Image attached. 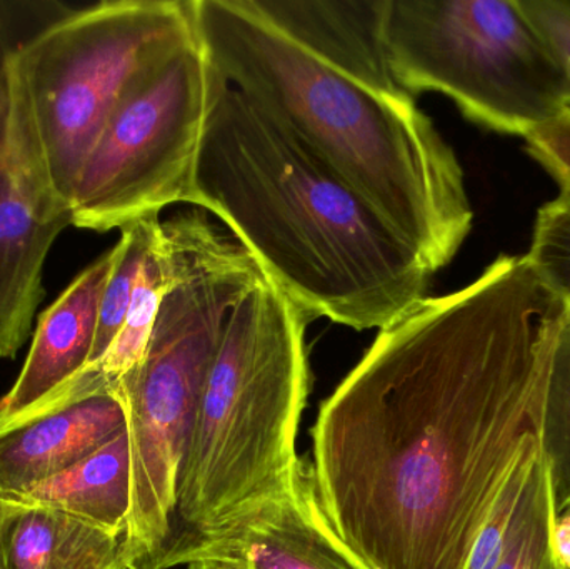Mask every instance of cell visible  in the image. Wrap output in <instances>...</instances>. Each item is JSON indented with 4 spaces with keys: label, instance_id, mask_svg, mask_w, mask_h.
<instances>
[{
    "label": "cell",
    "instance_id": "obj_16",
    "mask_svg": "<svg viewBox=\"0 0 570 569\" xmlns=\"http://www.w3.org/2000/svg\"><path fill=\"white\" fill-rule=\"evenodd\" d=\"M160 224L163 220L159 216H150L127 224L120 229L119 243L114 246L116 259L104 287L99 326H97L90 364L97 363L109 351L117 334L122 330L130 301H132L137 276L150 246L159 236Z\"/></svg>",
    "mask_w": 570,
    "mask_h": 569
},
{
    "label": "cell",
    "instance_id": "obj_23",
    "mask_svg": "<svg viewBox=\"0 0 570 569\" xmlns=\"http://www.w3.org/2000/svg\"><path fill=\"white\" fill-rule=\"evenodd\" d=\"M6 43H3V26L2 16H0V112L7 106V87H6Z\"/></svg>",
    "mask_w": 570,
    "mask_h": 569
},
{
    "label": "cell",
    "instance_id": "obj_21",
    "mask_svg": "<svg viewBox=\"0 0 570 569\" xmlns=\"http://www.w3.org/2000/svg\"><path fill=\"white\" fill-rule=\"evenodd\" d=\"M529 156L561 186H570V109L525 137Z\"/></svg>",
    "mask_w": 570,
    "mask_h": 569
},
{
    "label": "cell",
    "instance_id": "obj_24",
    "mask_svg": "<svg viewBox=\"0 0 570 569\" xmlns=\"http://www.w3.org/2000/svg\"><path fill=\"white\" fill-rule=\"evenodd\" d=\"M186 569H240L234 561L216 560V558H199L186 565Z\"/></svg>",
    "mask_w": 570,
    "mask_h": 569
},
{
    "label": "cell",
    "instance_id": "obj_3",
    "mask_svg": "<svg viewBox=\"0 0 570 569\" xmlns=\"http://www.w3.org/2000/svg\"><path fill=\"white\" fill-rule=\"evenodd\" d=\"M187 204L219 217L308 321L381 331L429 296L414 246L213 62Z\"/></svg>",
    "mask_w": 570,
    "mask_h": 569
},
{
    "label": "cell",
    "instance_id": "obj_6",
    "mask_svg": "<svg viewBox=\"0 0 570 569\" xmlns=\"http://www.w3.org/2000/svg\"><path fill=\"white\" fill-rule=\"evenodd\" d=\"M199 37L196 0H104L7 52V149L43 216L72 219L77 180L119 100Z\"/></svg>",
    "mask_w": 570,
    "mask_h": 569
},
{
    "label": "cell",
    "instance_id": "obj_4",
    "mask_svg": "<svg viewBox=\"0 0 570 569\" xmlns=\"http://www.w3.org/2000/svg\"><path fill=\"white\" fill-rule=\"evenodd\" d=\"M308 323L266 274L234 307L180 463L159 569L179 567L184 555L291 483L311 387Z\"/></svg>",
    "mask_w": 570,
    "mask_h": 569
},
{
    "label": "cell",
    "instance_id": "obj_1",
    "mask_svg": "<svg viewBox=\"0 0 570 569\" xmlns=\"http://www.w3.org/2000/svg\"><path fill=\"white\" fill-rule=\"evenodd\" d=\"M569 306L528 256L379 331L312 430L332 528L368 569H464Z\"/></svg>",
    "mask_w": 570,
    "mask_h": 569
},
{
    "label": "cell",
    "instance_id": "obj_19",
    "mask_svg": "<svg viewBox=\"0 0 570 569\" xmlns=\"http://www.w3.org/2000/svg\"><path fill=\"white\" fill-rule=\"evenodd\" d=\"M525 256L546 286L570 307V186H561L538 210Z\"/></svg>",
    "mask_w": 570,
    "mask_h": 569
},
{
    "label": "cell",
    "instance_id": "obj_2",
    "mask_svg": "<svg viewBox=\"0 0 570 569\" xmlns=\"http://www.w3.org/2000/svg\"><path fill=\"white\" fill-rule=\"evenodd\" d=\"M220 76L444 269L471 234L464 169L395 79L381 0H196Z\"/></svg>",
    "mask_w": 570,
    "mask_h": 569
},
{
    "label": "cell",
    "instance_id": "obj_22",
    "mask_svg": "<svg viewBox=\"0 0 570 569\" xmlns=\"http://www.w3.org/2000/svg\"><path fill=\"white\" fill-rule=\"evenodd\" d=\"M551 551L556 568L570 569V510L554 514L551 528Z\"/></svg>",
    "mask_w": 570,
    "mask_h": 569
},
{
    "label": "cell",
    "instance_id": "obj_9",
    "mask_svg": "<svg viewBox=\"0 0 570 569\" xmlns=\"http://www.w3.org/2000/svg\"><path fill=\"white\" fill-rule=\"evenodd\" d=\"M199 558L234 561L240 569H368L332 528L304 461L284 490L184 555L179 567Z\"/></svg>",
    "mask_w": 570,
    "mask_h": 569
},
{
    "label": "cell",
    "instance_id": "obj_14",
    "mask_svg": "<svg viewBox=\"0 0 570 569\" xmlns=\"http://www.w3.org/2000/svg\"><path fill=\"white\" fill-rule=\"evenodd\" d=\"M13 503L49 508L126 537L130 513V444L127 430L86 460L39 484Z\"/></svg>",
    "mask_w": 570,
    "mask_h": 569
},
{
    "label": "cell",
    "instance_id": "obj_12",
    "mask_svg": "<svg viewBox=\"0 0 570 569\" xmlns=\"http://www.w3.org/2000/svg\"><path fill=\"white\" fill-rule=\"evenodd\" d=\"M70 217H47L17 179L0 112V360H13L42 303L43 266Z\"/></svg>",
    "mask_w": 570,
    "mask_h": 569
},
{
    "label": "cell",
    "instance_id": "obj_17",
    "mask_svg": "<svg viewBox=\"0 0 570 569\" xmlns=\"http://www.w3.org/2000/svg\"><path fill=\"white\" fill-rule=\"evenodd\" d=\"M541 453L534 434H528L491 511L472 545L464 569H495L504 558L524 504L529 481L538 468Z\"/></svg>",
    "mask_w": 570,
    "mask_h": 569
},
{
    "label": "cell",
    "instance_id": "obj_25",
    "mask_svg": "<svg viewBox=\"0 0 570 569\" xmlns=\"http://www.w3.org/2000/svg\"><path fill=\"white\" fill-rule=\"evenodd\" d=\"M127 569H137V567H129V568H127Z\"/></svg>",
    "mask_w": 570,
    "mask_h": 569
},
{
    "label": "cell",
    "instance_id": "obj_11",
    "mask_svg": "<svg viewBox=\"0 0 570 569\" xmlns=\"http://www.w3.org/2000/svg\"><path fill=\"white\" fill-rule=\"evenodd\" d=\"M114 247L87 266L43 311L12 390L0 400V431L39 410L90 364Z\"/></svg>",
    "mask_w": 570,
    "mask_h": 569
},
{
    "label": "cell",
    "instance_id": "obj_5",
    "mask_svg": "<svg viewBox=\"0 0 570 569\" xmlns=\"http://www.w3.org/2000/svg\"><path fill=\"white\" fill-rule=\"evenodd\" d=\"M169 283L142 361L114 390L127 416L130 513L126 547L137 569H159L169 547L177 478L207 374L234 307L264 271L203 209L163 220Z\"/></svg>",
    "mask_w": 570,
    "mask_h": 569
},
{
    "label": "cell",
    "instance_id": "obj_20",
    "mask_svg": "<svg viewBox=\"0 0 570 569\" xmlns=\"http://www.w3.org/2000/svg\"><path fill=\"white\" fill-rule=\"evenodd\" d=\"M519 3L561 67L566 109H570V0H519Z\"/></svg>",
    "mask_w": 570,
    "mask_h": 569
},
{
    "label": "cell",
    "instance_id": "obj_7",
    "mask_svg": "<svg viewBox=\"0 0 570 569\" xmlns=\"http://www.w3.org/2000/svg\"><path fill=\"white\" fill-rule=\"evenodd\" d=\"M381 42L407 92L449 97L472 122L525 137L566 110V86L519 0H381Z\"/></svg>",
    "mask_w": 570,
    "mask_h": 569
},
{
    "label": "cell",
    "instance_id": "obj_10",
    "mask_svg": "<svg viewBox=\"0 0 570 569\" xmlns=\"http://www.w3.org/2000/svg\"><path fill=\"white\" fill-rule=\"evenodd\" d=\"M127 430L114 387L43 408L0 431V500L16 501Z\"/></svg>",
    "mask_w": 570,
    "mask_h": 569
},
{
    "label": "cell",
    "instance_id": "obj_15",
    "mask_svg": "<svg viewBox=\"0 0 570 569\" xmlns=\"http://www.w3.org/2000/svg\"><path fill=\"white\" fill-rule=\"evenodd\" d=\"M554 514L570 510V307L546 353L531 413Z\"/></svg>",
    "mask_w": 570,
    "mask_h": 569
},
{
    "label": "cell",
    "instance_id": "obj_13",
    "mask_svg": "<svg viewBox=\"0 0 570 569\" xmlns=\"http://www.w3.org/2000/svg\"><path fill=\"white\" fill-rule=\"evenodd\" d=\"M137 567L126 537L49 508L0 500V569Z\"/></svg>",
    "mask_w": 570,
    "mask_h": 569
},
{
    "label": "cell",
    "instance_id": "obj_8",
    "mask_svg": "<svg viewBox=\"0 0 570 569\" xmlns=\"http://www.w3.org/2000/svg\"><path fill=\"white\" fill-rule=\"evenodd\" d=\"M203 40L139 77L104 126L77 180L72 226L122 229L187 204L209 109Z\"/></svg>",
    "mask_w": 570,
    "mask_h": 569
},
{
    "label": "cell",
    "instance_id": "obj_18",
    "mask_svg": "<svg viewBox=\"0 0 570 569\" xmlns=\"http://www.w3.org/2000/svg\"><path fill=\"white\" fill-rule=\"evenodd\" d=\"M552 521L554 508L548 474L539 460L525 491L511 545L495 569H558L551 551Z\"/></svg>",
    "mask_w": 570,
    "mask_h": 569
}]
</instances>
